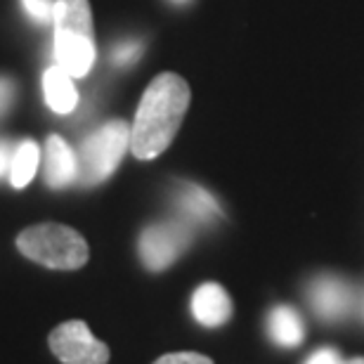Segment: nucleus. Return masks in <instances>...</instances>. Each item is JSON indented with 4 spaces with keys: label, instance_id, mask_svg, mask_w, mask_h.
<instances>
[{
    "label": "nucleus",
    "instance_id": "nucleus-1",
    "mask_svg": "<svg viewBox=\"0 0 364 364\" xmlns=\"http://www.w3.org/2000/svg\"><path fill=\"white\" fill-rule=\"evenodd\" d=\"M189 100L192 92L187 81L171 71L159 74L147 85L130 126V151L135 159L151 161L171 147L189 109Z\"/></svg>",
    "mask_w": 364,
    "mask_h": 364
},
{
    "label": "nucleus",
    "instance_id": "nucleus-2",
    "mask_svg": "<svg viewBox=\"0 0 364 364\" xmlns=\"http://www.w3.org/2000/svg\"><path fill=\"white\" fill-rule=\"evenodd\" d=\"M53 26L57 67H62L71 78H83L97 57L90 3L88 0H57Z\"/></svg>",
    "mask_w": 364,
    "mask_h": 364
},
{
    "label": "nucleus",
    "instance_id": "nucleus-3",
    "mask_svg": "<svg viewBox=\"0 0 364 364\" xmlns=\"http://www.w3.org/2000/svg\"><path fill=\"white\" fill-rule=\"evenodd\" d=\"M21 256L48 270H81L88 263L90 249L81 232L60 223L31 225L17 237Z\"/></svg>",
    "mask_w": 364,
    "mask_h": 364
},
{
    "label": "nucleus",
    "instance_id": "nucleus-4",
    "mask_svg": "<svg viewBox=\"0 0 364 364\" xmlns=\"http://www.w3.org/2000/svg\"><path fill=\"white\" fill-rule=\"evenodd\" d=\"M130 149V126L116 119L88 135L78 149V180L83 187H92L112 178L123 154Z\"/></svg>",
    "mask_w": 364,
    "mask_h": 364
},
{
    "label": "nucleus",
    "instance_id": "nucleus-5",
    "mask_svg": "<svg viewBox=\"0 0 364 364\" xmlns=\"http://www.w3.org/2000/svg\"><path fill=\"white\" fill-rule=\"evenodd\" d=\"M50 350L62 364H107L109 346L92 336L83 319H69L57 324L48 338Z\"/></svg>",
    "mask_w": 364,
    "mask_h": 364
},
{
    "label": "nucleus",
    "instance_id": "nucleus-6",
    "mask_svg": "<svg viewBox=\"0 0 364 364\" xmlns=\"http://www.w3.org/2000/svg\"><path fill=\"white\" fill-rule=\"evenodd\" d=\"M189 228L182 223H156L142 230L137 251L149 272H164L185 253L189 246Z\"/></svg>",
    "mask_w": 364,
    "mask_h": 364
},
{
    "label": "nucleus",
    "instance_id": "nucleus-7",
    "mask_svg": "<svg viewBox=\"0 0 364 364\" xmlns=\"http://www.w3.org/2000/svg\"><path fill=\"white\" fill-rule=\"evenodd\" d=\"M232 298L220 284L206 282L192 294V315L206 329H218L232 317Z\"/></svg>",
    "mask_w": 364,
    "mask_h": 364
},
{
    "label": "nucleus",
    "instance_id": "nucleus-8",
    "mask_svg": "<svg viewBox=\"0 0 364 364\" xmlns=\"http://www.w3.org/2000/svg\"><path fill=\"white\" fill-rule=\"evenodd\" d=\"M310 303L319 317L341 319L353 305V291L338 277H319L310 284Z\"/></svg>",
    "mask_w": 364,
    "mask_h": 364
},
{
    "label": "nucleus",
    "instance_id": "nucleus-9",
    "mask_svg": "<svg viewBox=\"0 0 364 364\" xmlns=\"http://www.w3.org/2000/svg\"><path fill=\"white\" fill-rule=\"evenodd\" d=\"M78 180V156L60 135L46 142V182L53 189H64Z\"/></svg>",
    "mask_w": 364,
    "mask_h": 364
},
{
    "label": "nucleus",
    "instance_id": "nucleus-10",
    "mask_svg": "<svg viewBox=\"0 0 364 364\" xmlns=\"http://www.w3.org/2000/svg\"><path fill=\"white\" fill-rule=\"evenodd\" d=\"M176 206L189 223L196 225H210L218 218H223L220 203L208 189H203L192 182H185L176 189Z\"/></svg>",
    "mask_w": 364,
    "mask_h": 364
},
{
    "label": "nucleus",
    "instance_id": "nucleus-11",
    "mask_svg": "<svg viewBox=\"0 0 364 364\" xmlns=\"http://www.w3.org/2000/svg\"><path fill=\"white\" fill-rule=\"evenodd\" d=\"M43 95H46V105L55 114H69L78 105V90L74 85V78L57 64L43 74Z\"/></svg>",
    "mask_w": 364,
    "mask_h": 364
},
{
    "label": "nucleus",
    "instance_id": "nucleus-12",
    "mask_svg": "<svg viewBox=\"0 0 364 364\" xmlns=\"http://www.w3.org/2000/svg\"><path fill=\"white\" fill-rule=\"evenodd\" d=\"M270 338L282 348H298L305 338V326L301 315L291 305H277L267 315Z\"/></svg>",
    "mask_w": 364,
    "mask_h": 364
},
{
    "label": "nucleus",
    "instance_id": "nucleus-13",
    "mask_svg": "<svg viewBox=\"0 0 364 364\" xmlns=\"http://www.w3.org/2000/svg\"><path fill=\"white\" fill-rule=\"evenodd\" d=\"M41 161V149L33 140L19 142L12 151V164H10V185L14 189H24L28 182L33 180L36 171H38Z\"/></svg>",
    "mask_w": 364,
    "mask_h": 364
},
{
    "label": "nucleus",
    "instance_id": "nucleus-14",
    "mask_svg": "<svg viewBox=\"0 0 364 364\" xmlns=\"http://www.w3.org/2000/svg\"><path fill=\"white\" fill-rule=\"evenodd\" d=\"M142 55V43L140 41H121L112 48V62L116 67H130L133 62L140 60Z\"/></svg>",
    "mask_w": 364,
    "mask_h": 364
},
{
    "label": "nucleus",
    "instance_id": "nucleus-15",
    "mask_svg": "<svg viewBox=\"0 0 364 364\" xmlns=\"http://www.w3.org/2000/svg\"><path fill=\"white\" fill-rule=\"evenodd\" d=\"M21 7H24V12L36 24H48V21H53L55 0H21Z\"/></svg>",
    "mask_w": 364,
    "mask_h": 364
},
{
    "label": "nucleus",
    "instance_id": "nucleus-16",
    "mask_svg": "<svg viewBox=\"0 0 364 364\" xmlns=\"http://www.w3.org/2000/svg\"><path fill=\"white\" fill-rule=\"evenodd\" d=\"M151 364H213V360L201 353H168Z\"/></svg>",
    "mask_w": 364,
    "mask_h": 364
},
{
    "label": "nucleus",
    "instance_id": "nucleus-17",
    "mask_svg": "<svg viewBox=\"0 0 364 364\" xmlns=\"http://www.w3.org/2000/svg\"><path fill=\"white\" fill-rule=\"evenodd\" d=\"M14 92H17V88H14V81H12V78L0 76V116H5V114H7V109L12 107Z\"/></svg>",
    "mask_w": 364,
    "mask_h": 364
},
{
    "label": "nucleus",
    "instance_id": "nucleus-18",
    "mask_svg": "<svg viewBox=\"0 0 364 364\" xmlns=\"http://www.w3.org/2000/svg\"><path fill=\"white\" fill-rule=\"evenodd\" d=\"M305 364H343V360H341L338 350H333V348H322V350L312 353Z\"/></svg>",
    "mask_w": 364,
    "mask_h": 364
},
{
    "label": "nucleus",
    "instance_id": "nucleus-19",
    "mask_svg": "<svg viewBox=\"0 0 364 364\" xmlns=\"http://www.w3.org/2000/svg\"><path fill=\"white\" fill-rule=\"evenodd\" d=\"M10 164H12V149L5 140H0V178H5L10 173Z\"/></svg>",
    "mask_w": 364,
    "mask_h": 364
},
{
    "label": "nucleus",
    "instance_id": "nucleus-20",
    "mask_svg": "<svg viewBox=\"0 0 364 364\" xmlns=\"http://www.w3.org/2000/svg\"><path fill=\"white\" fill-rule=\"evenodd\" d=\"M343 364H364V358H353V360H348Z\"/></svg>",
    "mask_w": 364,
    "mask_h": 364
},
{
    "label": "nucleus",
    "instance_id": "nucleus-21",
    "mask_svg": "<svg viewBox=\"0 0 364 364\" xmlns=\"http://www.w3.org/2000/svg\"><path fill=\"white\" fill-rule=\"evenodd\" d=\"M173 3H187V0H173Z\"/></svg>",
    "mask_w": 364,
    "mask_h": 364
},
{
    "label": "nucleus",
    "instance_id": "nucleus-22",
    "mask_svg": "<svg viewBox=\"0 0 364 364\" xmlns=\"http://www.w3.org/2000/svg\"><path fill=\"white\" fill-rule=\"evenodd\" d=\"M362 312H364V308H362Z\"/></svg>",
    "mask_w": 364,
    "mask_h": 364
}]
</instances>
